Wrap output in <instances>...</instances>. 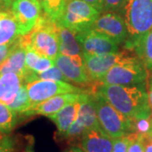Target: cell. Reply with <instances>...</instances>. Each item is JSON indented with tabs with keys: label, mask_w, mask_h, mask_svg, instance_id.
Returning a JSON list of instances; mask_svg holds the SVG:
<instances>
[{
	"label": "cell",
	"mask_w": 152,
	"mask_h": 152,
	"mask_svg": "<svg viewBox=\"0 0 152 152\" xmlns=\"http://www.w3.org/2000/svg\"><path fill=\"white\" fill-rule=\"evenodd\" d=\"M15 0H0V11H10Z\"/></svg>",
	"instance_id": "33"
},
{
	"label": "cell",
	"mask_w": 152,
	"mask_h": 152,
	"mask_svg": "<svg viewBox=\"0 0 152 152\" xmlns=\"http://www.w3.org/2000/svg\"><path fill=\"white\" fill-rule=\"evenodd\" d=\"M28 71L26 65V41L24 36H20L14 42L10 54L0 64V75L6 73H15L25 78Z\"/></svg>",
	"instance_id": "13"
},
{
	"label": "cell",
	"mask_w": 152,
	"mask_h": 152,
	"mask_svg": "<svg viewBox=\"0 0 152 152\" xmlns=\"http://www.w3.org/2000/svg\"><path fill=\"white\" fill-rule=\"evenodd\" d=\"M148 72L137 56L113 66L101 79L102 84L140 86L147 80Z\"/></svg>",
	"instance_id": "6"
},
{
	"label": "cell",
	"mask_w": 152,
	"mask_h": 152,
	"mask_svg": "<svg viewBox=\"0 0 152 152\" xmlns=\"http://www.w3.org/2000/svg\"><path fill=\"white\" fill-rule=\"evenodd\" d=\"M15 142L10 136H4L0 139V152H14Z\"/></svg>",
	"instance_id": "30"
},
{
	"label": "cell",
	"mask_w": 152,
	"mask_h": 152,
	"mask_svg": "<svg viewBox=\"0 0 152 152\" xmlns=\"http://www.w3.org/2000/svg\"><path fill=\"white\" fill-rule=\"evenodd\" d=\"M84 93L85 92L81 93L80 97L77 101L66 105L65 107H64L58 113L48 117L56 125L57 129H58V134L61 138L64 136L72 124L75 122L80 106H81Z\"/></svg>",
	"instance_id": "17"
},
{
	"label": "cell",
	"mask_w": 152,
	"mask_h": 152,
	"mask_svg": "<svg viewBox=\"0 0 152 152\" xmlns=\"http://www.w3.org/2000/svg\"><path fill=\"white\" fill-rule=\"evenodd\" d=\"M14 42L10 44H6V45H0V64L8 57V55L10 54V53L11 50L13 48Z\"/></svg>",
	"instance_id": "32"
},
{
	"label": "cell",
	"mask_w": 152,
	"mask_h": 152,
	"mask_svg": "<svg viewBox=\"0 0 152 152\" xmlns=\"http://www.w3.org/2000/svg\"><path fill=\"white\" fill-rule=\"evenodd\" d=\"M101 12L84 0H66L57 23L75 33L91 29Z\"/></svg>",
	"instance_id": "5"
},
{
	"label": "cell",
	"mask_w": 152,
	"mask_h": 152,
	"mask_svg": "<svg viewBox=\"0 0 152 152\" xmlns=\"http://www.w3.org/2000/svg\"><path fill=\"white\" fill-rule=\"evenodd\" d=\"M75 34L82 52L85 54L103 55L119 51V45L113 40L91 28Z\"/></svg>",
	"instance_id": "9"
},
{
	"label": "cell",
	"mask_w": 152,
	"mask_h": 152,
	"mask_svg": "<svg viewBox=\"0 0 152 152\" xmlns=\"http://www.w3.org/2000/svg\"><path fill=\"white\" fill-rule=\"evenodd\" d=\"M9 107L13 111H15L17 114H22V115L26 113L31 107L27 89L25 83L20 86L14 102Z\"/></svg>",
	"instance_id": "23"
},
{
	"label": "cell",
	"mask_w": 152,
	"mask_h": 152,
	"mask_svg": "<svg viewBox=\"0 0 152 152\" xmlns=\"http://www.w3.org/2000/svg\"><path fill=\"white\" fill-rule=\"evenodd\" d=\"M96 126H99V124L92 92H85L75 122L72 124L63 138L74 140L79 137H81L82 134L86 129Z\"/></svg>",
	"instance_id": "10"
},
{
	"label": "cell",
	"mask_w": 152,
	"mask_h": 152,
	"mask_svg": "<svg viewBox=\"0 0 152 152\" xmlns=\"http://www.w3.org/2000/svg\"><path fill=\"white\" fill-rule=\"evenodd\" d=\"M54 64L62 71L69 81L83 86L89 85L92 82L87 74L86 67L77 64L67 56L59 53L54 59Z\"/></svg>",
	"instance_id": "18"
},
{
	"label": "cell",
	"mask_w": 152,
	"mask_h": 152,
	"mask_svg": "<svg viewBox=\"0 0 152 152\" xmlns=\"http://www.w3.org/2000/svg\"><path fill=\"white\" fill-rule=\"evenodd\" d=\"M122 15L128 31L125 49L133 51L152 30V0H127Z\"/></svg>",
	"instance_id": "2"
},
{
	"label": "cell",
	"mask_w": 152,
	"mask_h": 152,
	"mask_svg": "<svg viewBox=\"0 0 152 152\" xmlns=\"http://www.w3.org/2000/svg\"><path fill=\"white\" fill-rule=\"evenodd\" d=\"M4 12H5V11H0V20L2 19V17L4 16Z\"/></svg>",
	"instance_id": "37"
},
{
	"label": "cell",
	"mask_w": 152,
	"mask_h": 152,
	"mask_svg": "<svg viewBox=\"0 0 152 152\" xmlns=\"http://www.w3.org/2000/svg\"><path fill=\"white\" fill-rule=\"evenodd\" d=\"M86 3L90 4L91 5L95 7L97 10H99L102 13V0H84Z\"/></svg>",
	"instance_id": "34"
},
{
	"label": "cell",
	"mask_w": 152,
	"mask_h": 152,
	"mask_svg": "<svg viewBox=\"0 0 152 152\" xmlns=\"http://www.w3.org/2000/svg\"><path fill=\"white\" fill-rule=\"evenodd\" d=\"M144 144L145 152H152V130L145 134H140Z\"/></svg>",
	"instance_id": "31"
},
{
	"label": "cell",
	"mask_w": 152,
	"mask_h": 152,
	"mask_svg": "<svg viewBox=\"0 0 152 152\" xmlns=\"http://www.w3.org/2000/svg\"><path fill=\"white\" fill-rule=\"evenodd\" d=\"M26 152H34V151H33L32 149H31V148H28L27 150L26 151Z\"/></svg>",
	"instance_id": "38"
},
{
	"label": "cell",
	"mask_w": 152,
	"mask_h": 152,
	"mask_svg": "<svg viewBox=\"0 0 152 152\" xmlns=\"http://www.w3.org/2000/svg\"><path fill=\"white\" fill-rule=\"evenodd\" d=\"M133 52L141 61L146 70L152 73V30L140 41Z\"/></svg>",
	"instance_id": "21"
},
{
	"label": "cell",
	"mask_w": 152,
	"mask_h": 152,
	"mask_svg": "<svg viewBox=\"0 0 152 152\" xmlns=\"http://www.w3.org/2000/svg\"><path fill=\"white\" fill-rule=\"evenodd\" d=\"M17 113L6 104L0 102V134H8L17 124Z\"/></svg>",
	"instance_id": "22"
},
{
	"label": "cell",
	"mask_w": 152,
	"mask_h": 152,
	"mask_svg": "<svg viewBox=\"0 0 152 152\" xmlns=\"http://www.w3.org/2000/svg\"><path fill=\"white\" fill-rule=\"evenodd\" d=\"M20 36L16 20L12 12L5 11L0 20V45L13 43Z\"/></svg>",
	"instance_id": "20"
},
{
	"label": "cell",
	"mask_w": 152,
	"mask_h": 152,
	"mask_svg": "<svg viewBox=\"0 0 152 152\" xmlns=\"http://www.w3.org/2000/svg\"><path fill=\"white\" fill-rule=\"evenodd\" d=\"M56 28L58 37L60 54L69 57L79 65L85 66L83 52L76 38L75 33L57 22Z\"/></svg>",
	"instance_id": "14"
},
{
	"label": "cell",
	"mask_w": 152,
	"mask_h": 152,
	"mask_svg": "<svg viewBox=\"0 0 152 152\" xmlns=\"http://www.w3.org/2000/svg\"><path fill=\"white\" fill-rule=\"evenodd\" d=\"M127 0H102V12H114L122 15Z\"/></svg>",
	"instance_id": "27"
},
{
	"label": "cell",
	"mask_w": 152,
	"mask_h": 152,
	"mask_svg": "<svg viewBox=\"0 0 152 152\" xmlns=\"http://www.w3.org/2000/svg\"><path fill=\"white\" fill-rule=\"evenodd\" d=\"M36 73V72H35ZM37 80H58V81L69 82L62 71L56 65L51 67L50 69L43 72L36 73Z\"/></svg>",
	"instance_id": "26"
},
{
	"label": "cell",
	"mask_w": 152,
	"mask_h": 152,
	"mask_svg": "<svg viewBox=\"0 0 152 152\" xmlns=\"http://www.w3.org/2000/svg\"><path fill=\"white\" fill-rule=\"evenodd\" d=\"M10 11L16 20L20 36L27 35L36 26L41 15L39 0H15Z\"/></svg>",
	"instance_id": "11"
},
{
	"label": "cell",
	"mask_w": 152,
	"mask_h": 152,
	"mask_svg": "<svg viewBox=\"0 0 152 152\" xmlns=\"http://www.w3.org/2000/svg\"><path fill=\"white\" fill-rule=\"evenodd\" d=\"M81 93H66V94H61L50 97L40 103L31 106L24 115L25 116L42 115V116L49 117L53 114L58 113L64 107H65L66 105L77 101L80 97Z\"/></svg>",
	"instance_id": "16"
},
{
	"label": "cell",
	"mask_w": 152,
	"mask_h": 152,
	"mask_svg": "<svg viewBox=\"0 0 152 152\" xmlns=\"http://www.w3.org/2000/svg\"><path fill=\"white\" fill-rule=\"evenodd\" d=\"M151 130H152V129H151Z\"/></svg>",
	"instance_id": "39"
},
{
	"label": "cell",
	"mask_w": 152,
	"mask_h": 152,
	"mask_svg": "<svg viewBox=\"0 0 152 152\" xmlns=\"http://www.w3.org/2000/svg\"><path fill=\"white\" fill-rule=\"evenodd\" d=\"M129 136L130 141L127 152H145L141 135L134 132H130Z\"/></svg>",
	"instance_id": "28"
},
{
	"label": "cell",
	"mask_w": 152,
	"mask_h": 152,
	"mask_svg": "<svg viewBox=\"0 0 152 152\" xmlns=\"http://www.w3.org/2000/svg\"><path fill=\"white\" fill-rule=\"evenodd\" d=\"M25 84L27 89L31 106L61 94L83 92L82 89L71 85L69 82L36 80Z\"/></svg>",
	"instance_id": "7"
},
{
	"label": "cell",
	"mask_w": 152,
	"mask_h": 152,
	"mask_svg": "<svg viewBox=\"0 0 152 152\" xmlns=\"http://www.w3.org/2000/svg\"><path fill=\"white\" fill-rule=\"evenodd\" d=\"M66 152H86V151H84L83 150H80V149H79V148L74 147V148H72V149H70L69 151H66Z\"/></svg>",
	"instance_id": "36"
},
{
	"label": "cell",
	"mask_w": 152,
	"mask_h": 152,
	"mask_svg": "<svg viewBox=\"0 0 152 152\" xmlns=\"http://www.w3.org/2000/svg\"><path fill=\"white\" fill-rule=\"evenodd\" d=\"M95 91L101 94L114 108L128 118L152 116L148 95L141 86L102 84Z\"/></svg>",
	"instance_id": "1"
},
{
	"label": "cell",
	"mask_w": 152,
	"mask_h": 152,
	"mask_svg": "<svg viewBox=\"0 0 152 152\" xmlns=\"http://www.w3.org/2000/svg\"><path fill=\"white\" fill-rule=\"evenodd\" d=\"M66 0H40L43 13L53 20H58L64 8Z\"/></svg>",
	"instance_id": "24"
},
{
	"label": "cell",
	"mask_w": 152,
	"mask_h": 152,
	"mask_svg": "<svg viewBox=\"0 0 152 152\" xmlns=\"http://www.w3.org/2000/svg\"><path fill=\"white\" fill-rule=\"evenodd\" d=\"M91 29L108 37L118 45L124 43L128 37L124 17L114 12H102Z\"/></svg>",
	"instance_id": "12"
},
{
	"label": "cell",
	"mask_w": 152,
	"mask_h": 152,
	"mask_svg": "<svg viewBox=\"0 0 152 152\" xmlns=\"http://www.w3.org/2000/svg\"><path fill=\"white\" fill-rule=\"evenodd\" d=\"M25 39L38 54L54 60L59 54V43L56 22L46 14H41L31 31Z\"/></svg>",
	"instance_id": "3"
},
{
	"label": "cell",
	"mask_w": 152,
	"mask_h": 152,
	"mask_svg": "<svg viewBox=\"0 0 152 152\" xmlns=\"http://www.w3.org/2000/svg\"><path fill=\"white\" fill-rule=\"evenodd\" d=\"M134 55L130 51L125 49L122 52L107 53L103 55H89L83 53L84 64L87 74L91 81L99 82L105 74L113 67Z\"/></svg>",
	"instance_id": "8"
},
{
	"label": "cell",
	"mask_w": 152,
	"mask_h": 152,
	"mask_svg": "<svg viewBox=\"0 0 152 152\" xmlns=\"http://www.w3.org/2000/svg\"><path fill=\"white\" fill-rule=\"evenodd\" d=\"M114 142L100 126L86 129L81 135V147L86 152H112Z\"/></svg>",
	"instance_id": "15"
},
{
	"label": "cell",
	"mask_w": 152,
	"mask_h": 152,
	"mask_svg": "<svg viewBox=\"0 0 152 152\" xmlns=\"http://www.w3.org/2000/svg\"><path fill=\"white\" fill-rule=\"evenodd\" d=\"M147 95H148V101H149V104L150 107L152 110V80L150 81L149 85H148V91H147Z\"/></svg>",
	"instance_id": "35"
},
{
	"label": "cell",
	"mask_w": 152,
	"mask_h": 152,
	"mask_svg": "<svg viewBox=\"0 0 152 152\" xmlns=\"http://www.w3.org/2000/svg\"><path fill=\"white\" fill-rule=\"evenodd\" d=\"M25 83L24 78L15 73L0 75V102L10 106L15 100L20 88Z\"/></svg>",
	"instance_id": "19"
},
{
	"label": "cell",
	"mask_w": 152,
	"mask_h": 152,
	"mask_svg": "<svg viewBox=\"0 0 152 152\" xmlns=\"http://www.w3.org/2000/svg\"><path fill=\"white\" fill-rule=\"evenodd\" d=\"M152 129V116L131 119V132L139 134L150 133Z\"/></svg>",
	"instance_id": "25"
},
{
	"label": "cell",
	"mask_w": 152,
	"mask_h": 152,
	"mask_svg": "<svg viewBox=\"0 0 152 152\" xmlns=\"http://www.w3.org/2000/svg\"><path fill=\"white\" fill-rule=\"evenodd\" d=\"M101 129L114 140L131 132V119L126 118L96 91L92 92Z\"/></svg>",
	"instance_id": "4"
},
{
	"label": "cell",
	"mask_w": 152,
	"mask_h": 152,
	"mask_svg": "<svg viewBox=\"0 0 152 152\" xmlns=\"http://www.w3.org/2000/svg\"><path fill=\"white\" fill-rule=\"evenodd\" d=\"M130 141V136L129 133H128L124 136L116 139L113 145V149L112 152H127L128 147Z\"/></svg>",
	"instance_id": "29"
}]
</instances>
